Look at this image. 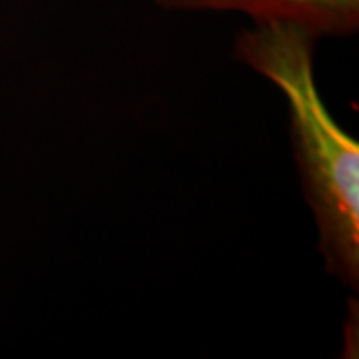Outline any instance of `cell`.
<instances>
[{
  "label": "cell",
  "mask_w": 359,
  "mask_h": 359,
  "mask_svg": "<svg viewBox=\"0 0 359 359\" xmlns=\"http://www.w3.org/2000/svg\"><path fill=\"white\" fill-rule=\"evenodd\" d=\"M316 36L283 20H254L236 39V58L282 90L304 194L320 231L325 269L359 285V144L337 126L313 74Z\"/></svg>",
  "instance_id": "cell-1"
},
{
  "label": "cell",
  "mask_w": 359,
  "mask_h": 359,
  "mask_svg": "<svg viewBox=\"0 0 359 359\" xmlns=\"http://www.w3.org/2000/svg\"><path fill=\"white\" fill-rule=\"evenodd\" d=\"M172 11H236L254 20H283L318 36L358 32L359 0H154Z\"/></svg>",
  "instance_id": "cell-2"
}]
</instances>
